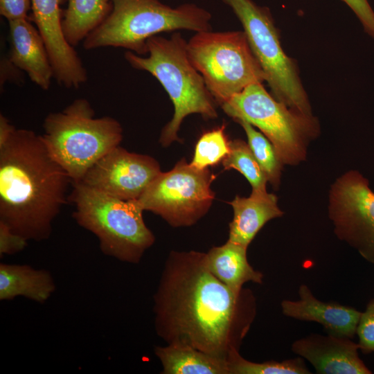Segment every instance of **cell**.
<instances>
[{"label":"cell","mask_w":374,"mask_h":374,"mask_svg":"<svg viewBox=\"0 0 374 374\" xmlns=\"http://www.w3.org/2000/svg\"><path fill=\"white\" fill-rule=\"evenodd\" d=\"M153 298L154 328L163 341L227 360L256 314L253 293L224 285L208 269L205 253L195 251L170 253Z\"/></svg>","instance_id":"1"},{"label":"cell","mask_w":374,"mask_h":374,"mask_svg":"<svg viewBox=\"0 0 374 374\" xmlns=\"http://www.w3.org/2000/svg\"><path fill=\"white\" fill-rule=\"evenodd\" d=\"M71 183L42 135L16 128L0 147V222L28 240H47Z\"/></svg>","instance_id":"2"},{"label":"cell","mask_w":374,"mask_h":374,"mask_svg":"<svg viewBox=\"0 0 374 374\" xmlns=\"http://www.w3.org/2000/svg\"><path fill=\"white\" fill-rule=\"evenodd\" d=\"M147 51L146 56L129 51L124 56L131 66L154 76L173 104V116L162 129L159 138L160 143L166 147L180 141L178 132L188 115L198 114L205 119L217 118V103L191 62L187 42L180 33H175L170 38L150 37L147 41Z\"/></svg>","instance_id":"3"},{"label":"cell","mask_w":374,"mask_h":374,"mask_svg":"<svg viewBox=\"0 0 374 374\" xmlns=\"http://www.w3.org/2000/svg\"><path fill=\"white\" fill-rule=\"evenodd\" d=\"M106 19L83 41L85 50L123 48L147 54V41L161 33L211 30V14L195 3L171 7L160 0H111Z\"/></svg>","instance_id":"4"},{"label":"cell","mask_w":374,"mask_h":374,"mask_svg":"<svg viewBox=\"0 0 374 374\" xmlns=\"http://www.w3.org/2000/svg\"><path fill=\"white\" fill-rule=\"evenodd\" d=\"M42 138L51 156L73 182L80 181L87 170L123 139L121 123L110 116L95 117L86 98L73 100L64 109L48 114Z\"/></svg>","instance_id":"5"},{"label":"cell","mask_w":374,"mask_h":374,"mask_svg":"<svg viewBox=\"0 0 374 374\" xmlns=\"http://www.w3.org/2000/svg\"><path fill=\"white\" fill-rule=\"evenodd\" d=\"M69 199L74 220L96 236L105 255L136 264L154 244V235L136 199H118L80 182H73Z\"/></svg>","instance_id":"6"},{"label":"cell","mask_w":374,"mask_h":374,"mask_svg":"<svg viewBox=\"0 0 374 374\" xmlns=\"http://www.w3.org/2000/svg\"><path fill=\"white\" fill-rule=\"evenodd\" d=\"M189 58L220 106L247 86L265 81L245 33H196L187 42Z\"/></svg>","instance_id":"7"},{"label":"cell","mask_w":374,"mask_h":374,"mask_svg":"<svg viewBox=\"0 0 374 374\" xmlns=\"http://www.w3.org/2000/svg\"><path fill=\"white\" fill-rule=\"evenodd\" d=\"M235 121L258 127L272 143L283 164L295 165L305 158L308 142L318 132L312 115L296 112L276 100L262 83H253L221 105Z\"/></svg>","instance_id":"8"},{"label":"cell","mask_w":374,"mask_h":374,"mask_svg":"<svg viewBox=\"0 0 374 374\" xmlns=\"http://www.w3.org/2000/svg\"><path fill=\"white\" fill-rule=\"evenodd\" d=\"M240 21L273 96L290 109L312 115L294 60L284 52L270 10L253 0H221Z\"/></svg>","instance_id":"9"},{"label":"cell","mask_w":374,"mask_h":374,"mask_svg":"<svg viewBox=\"0 0 374 374\" xmlns=\"http://www.w3.org/2000/svg\"><path fill=\"white\" fill-rule=\"evenodd\" d=\"M214 179L208 168L197 169L183 159L170 170L161 172L136 200L143 211L161 216L172 226H189L211 206Z\"/></svg>","instance_id":"10"},{"label":"cell","mask_w":374,"mask_h":374,"mask_svg":"<svg viewBox=\"0 0 374 374\" xmlns=\"http://www.w3.org/2000/svg\"><path fill=\"white\" fill-rule=\"evenodd\" d=\"M329 216L337 238L374 264V193L359 172H348L334 184Z\"/></svg>","instance_id":"11"},{"label":"cell","mask_w":374,"mask_h":374,"mask_svg":"<svg viewBox=\"0 0 374 374\" xmlns=\"http://www.w3.org/2000/svg\"><path fill=\"white\" fill-rule=\"evenodd\" d=\"M161 172L152 157L118 145L98 159L78 182L118 199L134 200Z\"/></svg>","instance_id":"12"},{"label":"cell","mask_w":374,"mask_h":374,"mask_svg":"<svg viewBox=\"0 0 374 374\" xmlns=\"http://www.w3.org/2000/svg\"><path fill=\"white\" fill-rule=\"evenodd\" d=\"M63 0H31L32 19L47 49L53 78L62 87L78 89L88 79L82 61L62 30Z\"/></svg>","instance_id":"13"},{"label":"cell","mask_w":374,"mask_h":374,"mask_svg":"<svg viewBox=\"0 0 374 374\" xmlns=\"http://www.w3.org/2000/svg\"><path fill=\"white\" fill-rule=\"evenodd\" d=\"M292 351L308 360L319 374H371L351 338L312 333L292 344Z\"/></svg>","instance_id":"14"},{"label":"cell","mask_w":374,"mask_h":374,"mask_svg":"<svg viewBox=\"0 0 374 374\" xmlns=\"http://www.w3.org/2000/svg\"><path fill=\"white\" fill-rule=\"evenodd\" d=\"M299 299H285L280 303L283 315L303 321L321 324L327 333L353 338L362 312L335 302H323L316 298L310 287L301 284L299 287Z\"/></svg>","instance_id":"15"},{"label":"cell","mask_w":374,"mask_h":374,"mask_svg":"<svg viewBox=\"0 0 374 374\" xmlns=\"http://www.w3.org/2000/svg\"><path fill=\"white\" fill-rule=\"evenodd\" d=\"M30 19L8 21V59L43 90L50 88L53 71L45 43Z\"/></svg>","instance_id":"16"},{"label":"cell","mask_w":374,"mask_h":374,"mask_svg":"<svg viewBox=\"0 0 374 374\" xmlns=\"http://www.w3.org/2000/svg\"><path fill=\"white\" fill-rule=\"evenodd\" d=\"M229 204L233 217L229 224L228 240L247 247L267 222L283 214L276 196L267 192H251L248 197L236 195Z\"/></svg>","instance_id":"17"},{"label":"cell","mask_w":374,"mask_h":374,"mask_svg":"<svg viewBox=\"0 0 374 374\" xmlns=\"http://www.w3.org/2000/svg\"><path fill=\"white\" fill-rule=\"evenodd\" d=\"M55 290L51 274L28 265L0 264V300L23 296L44 303Z\"/></svg>","instance_id":"18"},{"label":"cell","mask_w":374,"mask_h":374,"mask_svg":"<svg viewBox=\"0 0 374 374\" xmlns=\"http://www.w3.org/2000/svg\"><path fill=\"white\" fill-rule=\"evenodd\" d=\"M247 248L227 240L205 253L210 271L222 283L235 291H240L246 283H262L263 274L253 269L247 260Z\"/></svg>","instance_id":"19"},{"label":"cell","mask_w":374,"mask_h":374,"mask_svg":"<svg viewBox=\"0 0 374 374\" xmlns=\"http://www.w3.org/2000/svg\"><path fill=\"white\" fill-rule=\"evenodd\" d=\"M163 374H229L228 360L181 343L156 346Z\"/></svg>","instance_id":"20"},{"label":"cell","mask_w":374,"mask_h":374,"mask_svg":"<svg viewBox=\"0 0 374 374\" xmlns=\"http://www.w3.org/2000/svg\"><path fill=\"white\" fill-rule=\"evenodd\" d=\"M112 8L111 0H67L62 11L64 35L73 47L95 30L108 16Z\"/></svg>","instance_id":"21"},{"label":"cell","mask_w":374,"mask_h":374,"mask_svg":"<svg viewBox=\"0 0 374 374\" xmlns=\"http://www.w3.org/2000/svg\"><path fill=\"white\" fill-rule=\"evenodd\" d=\"M224 170L235 169L250 183L253 193H266V175L248 143L240 139L230 141V151L222 161Z\"/></svg>","instance_id":"22"},{"label":"cell","mask_w":374,"mask_h":374,"mask_svg":"<svg viewBox=\"0 0 374 374\" xmlns=\"http://www.w3.org/2000/svg\"><path fill=\"white\" fill-rule=\"evenodd\" d=\"M229 374H309L304 359L298 357L283 361L253 362L233 352L228 359Z\"/></svg>","instance_id":"23"},{"label":"cell","mask_w":374,"mask_h":374,"mask_svg":"<svg viewBox=\"0 0 374 374\" xmlns=\"http://www.w3.org/2000/svg\"><path fill=\"white\" fill-rule=\"evenodd\" d=\"M244 129L248 145L261 167L266 177L271 185L276 188L280 183L283 163L280 161L272 143L262 133L254 129L249 123L236 121Z\"/></svg>","instance_id":"24"},{"label":"cell","mask_w":374,"mask_h":374,"mask_svg":"<svg viewBox=\"0 0 374 374\" xmlns=\"http://www.w3.org/2000/svg\"><path fill=\"white\" fill-rule=\"evenodd\" d=\"M226 125L207 131L198 139L192 161V166L197 169H206L213 166L227 156L230 151V141L225 132Z\"/></svg>","instance_id":"25"},{"label":"cell","mask_w":374,"mask_h":374,"mask_svg":"<svg viewBox=\"0 0 374 374\" xmlns=\"http://www.w3.org/2000/svg\"><path fill=\"white\" fill-rule=\"evenodd\" d=\"M358 346L364 354L374 353V298L367 303L362 312L357 326Z\"/></svg>","instance_id":"26"},{"label":"cell","mask_w":374,"mask_h":374,"mask_svg":"<svg viewBox=\"0 0 374 374\" xmlns=\"http://www.w3.org/2000/svg\"><path fill=\"white\" fill-rule=\"evenodd\" d=\"M28 240L14 232L5 223L0 222V256L12 255L24 250Z\"/></svg>","instance_id":"27"},{"label":"cell","mask_w":374,"mask_h":374,"mask_svg":"<svg viewBox=\"0 0 374 374\" xmlns=\"http://www.w3.org/2000/svg\"><path fill=\"white\" fill-rule=\"evenodd\" d=\"M31 0H0V14L7 21L30 19Z\"/></svg>","instance_id":"28"},{"label":"cell","mask_w":374,"mask_h":374,"mask_svg":"<svg viewBox=\"0 0 374 374\" xmlns=\"http://www.w3.org/2000/svg\"><path fill=\"white\" fill-rule=\"evenodd\" d=\"M356 15L366 32L374 38V11L368 0H342Z\"/></svg>","instance_id":"29"},{"label":"cell","mask_w":374,"mask_h":374,"mask_svg":"<svg viewBox=\"0 0 374 374\" xmlns=\"http://www.w3.org/2000/svg\"><path fill=\"white\" fill-rule=\"evenodd\" d=\"M22 71L12 64L8 57H3L1 60L0 82L2 87L6 82L20 84L23 81Z\"/></svg>","instance_id":"30"},{"label":"cell","mask_w":374,"mask_h":374,"mask_svg":"<svg viewBox=\"0 0 374 374\" xmlns=\"http://www.w3.org/2000/svg\"><path fill=\"white\" fill-rule=\"evenodd\" d=\"M15 127L12 125L9 120L0 114V147L3 146L9 139L13 132L15 130Z\"/></svg>","instance_id":"31"}]
</instances>
